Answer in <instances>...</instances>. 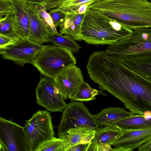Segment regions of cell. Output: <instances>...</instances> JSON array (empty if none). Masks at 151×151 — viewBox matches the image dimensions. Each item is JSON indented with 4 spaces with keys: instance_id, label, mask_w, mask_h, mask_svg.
Wrapping results in <instances>:
<instances>
[{
    "instance_id": "cell-1",
    "label": "cell",
    "mask_w": 151,
    "mask_h": 151,
    "mask_svg": "<svg viewBox=\"0 0 151 151\" xmlns=\"http://www.w3.org/2000/svg\"><path fill=\"white\" fill-rule=\"evenodd\" d=\"M94 79L101 89L119 99L134 114L151 115V81L129 69L119 57L112 55L105 58Z\"/></svg>"
},
{
    "instance_id": "cell-2",
    "label": "cell",
    "mask_w": 151,
    "mask_h": 151,
    "mask_svg": "<svg viewBox=\"0 0 151 151\" xmlns=\"http://www.w3.org/2000/svg\"><path fill=\"white\" fill-rule=\"evenodd\" d=\"M88 8L116 19L132 30L151 28V3L147 0H105Z\"/></svg>"
},
{
    "instance_id": "cell-3",
    "label": "cell",
    "mask_w": 151,
    "mask_h": 151,
    "mask_svg": "<svg viewBox=\"0 0 151 151\" xmlns=\"http://www.w3.org/2000/svg\"><path fill=\"white\" fill-rule=\"evenodd\" d=\"M132 31L116 19L88 8L83 22L81 35L83 40L89 44L110 45Z\"/></svg>"
},
{
    "instance_id": "cell-4",
    "label": "cell",
    "mask_w": 151,
    "mask_h": 151,
    "mask_svg": "<svg viewBox=\"0 0 151 151\" xmlns=\"http://www.w3.org/2000/svg\"><path fill=\"white\" fill-rule=\"evenodd\" d=\"M76 63L71 51L52 44L44 45L32 64L41 74L53 79L62 70Z\"/></svg>"
},
{
    "instance_id": "cell-5",
    "label": "cell",
    "mask_w": 151,
    "mask_h": 151,
    "mask_svg": "<svg viewBox=\"0 0 151 151\" xmlns=\"http://www.w3.org/2000/svg\"><path fill=\"white\" fill-rule=\"evenodd\" d=\"M105 51L120 58L130 55H151V28L133 30L127 36L109 45Z\"/></svg>"
},
{
    "instance_id": "cell-6",
    "label": "cell",
    "mask_w": 151,
    "mask_h": 151,
    "mask_svg": "<svg viewBox=\"0 0 151 151\" xmlns=\"http://www.w3.org/2000/svg\"><path fill=\"white\" fill-rule=\"evenodd\" d=\"M52 119L49 111L39 110L26 120L24 127L28 151H35L42 143L54 136Z\"/></svg>"
},
{
    "instance_id": "cell-7",
    "label": "cell",
    "mask_w": 151,
    "mask_h": 151,
    "mask_svg": "<svg viewBox=\"0 0 151 151\" xmlns=\"http://www.w3.org/2000/svg\"><path fill=\"white\" fill-rule=\"evenodd\" d=\"M99 127L87 107L81 102L73 100L67 104L63 112L60 122L57 126V135L66 133L71 129L83 128L96 130Z\"/></svg>"
},
{
    "instance_id": "cell-8",
    "label": "cell",
    "mask_w": 151,
    "mask_h": 151,
    "mask_svg": "<svg viewBox=\"0 0 151 151\" xmlns=\"http://www.w3.org/2000/svg\"><path fill=\"white\" fill-rule=\"evenodd\" d=\"M0 151H28L24 127L1 116Z\"/></svg>"
},
{
    "instance_id": "cell-9",
    "label": "cell",
    "mask_w": 151,
    "mask_h": 151,
    "mask_svg": "<svg viewBox=\"0 0 151 151\" xmlns=\"http://www.w3.org/2000/svg\"><path fill=\"white\" fill-rule=\"evenodd\" d=\"M35 92L36 102L48 111L63 112L67 105L51 78H41Z\"/></svg>"
},
{
    "instance_id": "cell-10",
    "label": "cell",
    "mask_w": 151,
    "mask_h": 151,
    "mask_svg": "<svg viewBox=\"0 0 151 151\" xmlns=\"http://www.w3.org/2000/svg\"><path fill=\"white\" fill-rule=\"evenodd\" d=\"M43 45L27 39H20L16 44L0 49V53L3 59L23 66L24 64L32 63Z\"/></svg>"
},
{
    "instance_id": "cell-11",
    "label": "cell",
    "mask_w": 151,
    "mask_h": 151,
    "mask_svg": "<svg viewBox=\"0 0 151 151\" xmlns=\"http://www.w3.org/2000/svg\"><path fill=\"white\" fill-rule=\"evenodd\" d=\"M53 79L64 99L72 101L84 81L81 70L76 65L65 68L56 75Z\"/></svg>"
},
{
    "instance_id": "cell-12",
    "label": "cell",
    "mask_w": 151,
    "mask_h": 151,
    "mask_svg": "<svg viewBox=\"0 0 151 151\" xmlns=\"http://www.w3.org/2000/svg\"><path fill=\"white\" fill-rule=\"evenodd\" d=\"M25 5L30 22L29 40L41 44L50 42L52 32L50 27L42 19L37 6L25 1Z\"/></svg>"
},
{
    "instance_id": "cell-13",
    "label": "cell",
    "mask_w": 151,
    "mask_h": 151,
    "mask_svg": "<svg viewBox=\"0 0 151 151\" xmlns=\"http://www.w3.org/2000/svg\"><path fill=\"white\" fill-rule=\"evenodd\" d=\"M151 139V128L142 130H123L110 143L112 151H132Z\"/></svg>"
},
{
    "instance_id": "cell-14",
    "label": "cell",
    "mask_w": 151,
    "mask_h": 151,
    "mask_svg": "<svg viewBox=\"0 0 151 151\" xmlns=\"http://www.w3.org/2000/svg\"><path fill=\"white\" fill-rule=\"evenodd\" d=\"M13 11L4 17L10 24L16 35L20 39H28L30 22L25 5L22 0H12Z\"/></svg>"
},
{
    "instance_id": "cell-15",
    "label": "cell",
    "mask_w": 151,
    "mask_h": 151,
    "mask_svg": "<svg viewBox=\"0 0 151 151\" xmlns=\"http://www.w3.org/2000/svg\"><path fill=\"white\" fill-rule=\"evenodd\" d=\"M122 131L114 124L100 126L95 130L94 137L91 141L87 151H112L110 143Z\"/></svg>"
},
{
    "instance_id": "cell-16",
    "label": "cell",
    "mask_w": 151,
    "mask_h": 151,
    "mask_svg": "<svg viewBox=\"0 0 151 151\" xmlns=\"http://www.w3.org/2000/svg\"><path fill=\"white\" fill-rule=\"evenodd\" d=\"M120 58L122 63L129 69L151 81V55H130Z\"/></svg>"
},
{
    "instance_id": "cell-17",
    "label": "cell",
    "mask_w": 151,
    "mask_h": 151,
    "mask_svg": "<svg viewBox=\"0 0 151 151\" xmlns=\"http://www.w3.org/2000/svg\"><path fill=\"white\" fill-rule=\"evenodd\" d=\"M85 14L75 13L66 14L63 21L58 26L60 33L68 35L76 41L83 40L81 32Z\"/></svg>"
},
{
    "instance_id": "cell-18",
    "label": "cell",
    "mask_w": 151,
    "mask_h": 151,
    "mask_svg": "<svg viewBox=\"0 0 151 151\" xmlns=\"http://www.w3.org/2000/svg\"><path fill=\"white\" fill-rule=\"evenodd\" d=\"M134 114L119 107H109L102 109L99 113L93 114V117L99 126L112 125L116 122L129 117Z\"/></svg>"
},
{
    "instance_id": "cell-19",
    "label": "cell",
    "mask_w": 151,
    "mask_h": 151,
    "mask_svg": "<svg viewBox=\"0 0 151 151\" xmlns=\"http://www.w3.org/2000/svg\"><path fill=\"white\" fill-rule=\"evenodd\" d=\"M134 114L118 121L114 124L123 130L144 129L151 128V115Z\"/></svg>"
},
{
    "instance_id": "cell-20",
    "label": "cell",
    "mask_w": 151,
    "mask_h": 151,
    "mask_svg": "<svg viewBox=\"0 0 151 151\" xmlns=\"http://www.w3.org/2000/svg\"><path fill=\"white\" fill-rule=\"evenodd\" d=\"M95 133V130L88 128H80L70 129L65 133L68 145V148L79 143L90 142L94 138Z\"/></svg>"
},
{
    "instance_id": "cell-21",
    "label": "cell",
    "mask_w": 151,
    "mask_h": 151,
    "mask_svg": "<svg viewBox=\"0 0 151 151\" xmlns=\"http://www.w3.org/2000/svg\"><path fill=\"white\" fill-rule=\"evenodd\" d=\"M53 44L70 50L75 53L79 52L81 47L68 35H63L58 31L52 32L50 37V42Z\"/></svg>"
},
{
    "instance_id": "cell-22",
    "label": "cell",
    "mask_w": 151,
    "mask_h": 151,
    "mask_svg": "<svg viewBox=\"0 0 151 151\" xmlns=\"http://www.w3.org/2000/svg\"><path fill=\"white\" fill-rule=\"evenodd\" d=\"M54 136L42 143L35 151H66L68 146L64 134Z\"/></svg>"
},
{
    "instance_id": "cell-23",
    "label": "cell",
    "mask_w": 151,
    "mask_h": 151,
    "mask_svg": "<svg viewBox=\"0 0 151 151\" xmlns=\"http://www.w3.org/2000/svg\"><path fill=\"white\" fill-rule=\"evenodd\" d=\"M95 0H61L55 8L65 14L78 13L79 8L86 4L88 5L94 3Z\"/></svg>"
},
{
    "instance_id": "cell-24",
    "label": "cell",
    "mask_w": 151,
    "mask_h": 151,
    "mask_svg": "<svg viewBox=\"0 0 151 151\" xmlns=\"http://www.w3.org/2000/svg\"><path fill=\"white\" fill-rule=\"evenodd\" d=\"M103 95V93L93 88L84 81L80 86L73 100L87 102L96 99V96Z\"/></svg>"
},
{
    "instance_id": "cell-25",
    "label": "cell",
    "mask_w": 151,
    "mask_h": 151,
    "mask_svg": "<svg viewBox=\"0 0 151 151\" xmlns=\"http://www.w3.org/2000/svg\"><path fill=\"white\" fill-rule=\"evenodd\" d=\"M36 5L38 8L44 7L47 10L56 7L60 3L61 0H22Z\"/></svg>"
},
{
    "instance_id": "cell-26",
    "label": "cell",
    "mask_w": 151,
    "mask_h": 151,
    "mask_svg": "<svg viewBox=\"0 0 151 151\" xmlns=\"http://www.w3.org/2000/svg\"><path fill=\"white\" fill-rule=\"evenodd\" d=\"M14 9L12 0H0V18L12 12Z\"/></svg>"
},
{
    "instance_id": "cell-27",
    "label": "cell",
    "mask_w": 151,
    "mask_h": 151,
    "mask_svg": "<svg viewBox=\"0 0 151 151\" xmlns=\"http://www.w3.org/2000/svg\"><path fill=\"white\" fill-rule=\"evenodd\" d=\"M48 11V13L51 18L54 26L57 29V27L59 24L63 21L66 14L54 8Z\"/></svg>"
},
{
    "instance_id": "cell-28",
    "label": "cell",
    "mask_w": 151,
    "mask_h": 151,
    "mask_svg": "<svg viewBox=\"0 0 151 151\" xmlns=\"http://www.w3.org/2000/svg\"><path fill=\"white\" fill-rule=\"evenodd\" d=\"M0 34L11 36H16L10 25L4 17L0 18Z\"/></svg>"
},
{
    "instance_id": "cell-29",
    "label": "cell",
    "mask_w": 151,
    "mask_h": 151,
    "mask_svg": "<svg viewBox=\"0 0 151 151\" xmlns=\"http://www.w3.org/2000/svg\"><path fill=\"white\" fill-rule=\"evenodd\" d=\"M19 39L16 36H11L0 34V49L16 44Z\"/></svg>"
},
{
    "instance_id": "cell-30",
    "label": "cell",
    "mask_w": 151,
    "mask_h": 151,
    "mask_svg": "<svg viewBox=\"0 0 151 151\" xmlns=\"http://www.w3.org/2000/svg\"><path fill=\"white\" fill-rule=\"evenodd\" d=\"M90 142L79 143L69 147L66 151H87Z\"/></svg>"
},
{
    "instance_id": "cell-31",
    "label": "cell",
    "mask_w": 151,
    "mask_h": 151,
    "mask_svg": "<svg viewBox=\"0 0 151 151\" xmlns=\"http://www.w3.org/2000/svg\"><path fill=\"white\" fill-rule=\"evenodd\" d=\"M139 151H151V139L138 148Z\"/></svg>"
},
{
    "instance_id": "cell-32",
    "label": "cell",
    "mask_w": 151,
    "mask_h": 151,
    "mask_svg": "<svg viewBox=\"0 0 151 151\" xmlns=\"http://www.w3.org/2000/svg\"><path fill=\"white\" fill-rule=\"evenodd\" d=\"M104 0H95L94 3L98 2H99V1H104Z\"/></svg>"
},
{
    "instance_id": "cell-33",
    "label": "cell",
    "mask_w": 151,
    "mask_h": 151,
    "mask_svg": "<svg viewBox=\"0 0 151 151\" xmlns=\"http://www.w3.org/2000/svg\"><path fill=\"white\" fill-rule=\"evenodd\" d=\"M150 1L151 3V0H150Z\"/></svg>"
}]
</instances>
